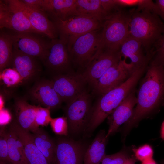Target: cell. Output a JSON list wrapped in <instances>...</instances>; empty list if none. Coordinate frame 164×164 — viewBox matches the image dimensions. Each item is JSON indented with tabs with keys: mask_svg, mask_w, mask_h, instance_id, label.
I'll return each instance as SVG.
<instances>
[{
	"mask_svg": "<svg viewBox=\"0 0 164 164\" xmlns=\"http://www.w3.org/2000/svg\"><path fill=\"white\" fill-rule=\"evenodd\" d=\"M136 97V105L132 114L121 128L124 136L156 108L164 99V66L150 63Z\"/></svg>",
	"mask_w": 164,
	"mask_h": 164,
	"instance_id": "obj_1",
	"label": "cell"
},
{
	"mask_svg": "<svg viewBox=\"0 0 164 164\" xmlns=\"http://www.w3.org/2000/svg\"><path fill=\"white\" fill-rule=\"evenodd\" d=\"M146 67L138 68L122 84L101 95L92 107L88 123L84 132L89 136L132 91Z\"/></svg>",
	"mask_w": 164,
	"mask_h": 164,
	"instance_id": "obj_2",
	"label": "cell"
},
{
	"mask_svg": "<svg viewBox=\"0 0 164 164\" xmlns=\"http://www.w3.org/2000/svg\"><path fill=\"white\" fill-rule=\"evenodd\" d=\"M129 36L142 44L147 55H152L154 46L161 36L164 24L155 13L147 10H130Z\"/></svg>",
	"mask_w": 164,
	"mask_h": 164,
	"instance_id": "obj_3",
	"label": "cell"
},
{
	"mask_svg": "<svg viewBox=\"0 0 164 164\" xmlns=\"http://www.w3.org/2000/svg\"><path fill=\"white\" fill-rule=\"evenodd\" d=\"M130 10L121 8L109 15L103 22L101 31L97 56L105 50H119L129 36Z\"/></svg>",
	"mask_w": 164,
	"mask_h": 164,
	"instance_id": "obj_4",
	"label": "cell"
},
{
	"mask_svg": "<svg viewBox=\"0 0 164 164\" xmlns=\"http://www.w3.org/2000/svg\"><path fill=\"white\" fill-rule=\"evenodd\" d=\"M101 29L70 39L67 41L71 63L85 68L96 57Z\"/></svg>",
	"mask_w": 164,
	"mask_h": 164,
	"instance_id": "obj_5",
	"label": "cell"
},
{
	"mask_svg": "<svg viewBox=\"0 0 164 164\" xmlns=\"http://www.w3.org/2000/svg\"><path fill=\"white\" fill-rule=\"evenodd\" d=\"M0 28L9 29L14 32L42 35L32 27L21 8L19 0H0Z\"/></svg>",
	"mask_w": 164,
	"mask_h": 164,
	"instance_id": "obj_6",
	"label": "cell"
},
{
	"mask_svg": "<svg viewBox=\"0 0 164 164\" xmlns=\"http://www.w3.org/2000/svg\"><path fill=\"white\" fill-rule=\"evenodd\" d=\"M91 108L90 96L86 91L67 104L65 111L69 132L77 134L84 132L89 120Z\"/></svg>",
	"mask_w": 164,
	"mask_h": 164,
	"instance_id": "obj_7",
	"label": "cell"
},
{
	"mask_svg": "<svg viewBox=\"0 0 164 164\" xmlns=\"http://www.w3.org/2000/svg\"><path fill=\"white\" fill-rule=\"evenodd\" d=\"M52 19L60 39L66 42L70 39L101 29L103 23L97 19L81 15L65 20Z\"/></svg>",
	"mask_w": 164,
	"mask_h": 164,
	"instance_id": "obj_8",
	"label": "cell"
},
{
	"mask_svg": "<svg viewBox=\"0 0 164 164\" xmlns=\"http://www.w3.org/2000/svg\"><path fill=\"white\" fill-rule=\"evenodd\" d=\"M71 63L66 43L60 39H51L42 62L47 71L53 76L68 73Z\"/></svg>",
	"mask_w": 164,
	"mask_h": 164,
	"instance_id": "obj_9",
	"label": "cell"
},
{
	"mask_svg": "<svg viewBox=\"0 0 164 164\" xmlns=\"http://www.w3.org/2000/svg\"><path fill=\"white\" fill-rule=\"evenodd\" d=\"M55 90L62 102H70L86 91L87 83L82 74L67 73L52 76Z\"/></svg>",
	"mask_w": 164,
	"mask_h": 164,
	"instance_id": "obj_10",
	"label": "cell"
},
{
	"mask_svg": "<svg viewBox=\"0 0 164 164\" xmlns=\"http://www.w3.org/2000/svg\"><path fill=\"white\" fill-rule=\"evenodd\" d=\"M135 71L126 60L121 59L109 68L94 86V91L102 95L119 86Z\"/></svg>",
	"mask_w": 164,
	"mask_h": 164,
	"instance_id": "obj_11",
	"label": "cell"
},
{
	"mask_svg": "<svg viewBox=\"0 0 164 164\" xmlns=\"http://www.w3.org/2000/svg\"><path fill=\"white\" fill-rule=\"evenodd\" d=\"M11 34L13 50L35 57L42 63L46 54L50 41L45 40L40 36L42 35L38 34L15 32Z\"/></svg>",
	"mask_w": 164,
	"mask_h": 164,
	"instance_id": "obj_12",
	"label": "cell"
},
{
	"mask_svg": "<svg viewBox=\"0 0 164 164\" xmlns=\"http://www.w3.org/2000/svg\"><path fill=\"white\" fill-rule=\"evenodd\" d=\"M41 62L40 60L35 57L13 50L8 67L16 70L22 77L24 84L26 85L34 83L40 79L43 71Z\"/></svg>",
	"mask_w": 164,
	"mask_h": 164,
	"instance_id": "obj_13",
	"label": "cell"
},
{
	"mask_svg": "<svg viewBox=\"0 0 164 164\" xmlns=\"http://www.w3.org/2000/svg\"><path fill=\"white\" fill-rule=\"evenodd\" d=\"M121 58L119 50H104L85 68L82 74L87 83L94 87L104 73Z\"/></svg>",
	"mask_w": 164,
	"mask_h": 164,
	"instance_id": "obj_14",
	"label": "cell"
},
{
	"mask_svg": "<svg viewBox=\"0 0 164 164\" xmlns=\"http://www.w3.org/2000/svg\"><path fill=\"white\" fill-rule=\"evenodd\" d=\"M56 143L53 164H83L87 149L81 142L62 138Z\"/></svg>",
	"mask_w": 164,
	"mask_h": 164,
	"instance_id": "obj_15",
	"label": "cell"
},
{
	"mask_svg": "<svg viewBox=\"0 0 164 164\" xmlns=\"http://www.w3.org/2000/svg\"><path fill=\"white\" fill-rule=\"evenodd\" d=\"M28 94L33 101L50 110L59 108L63 102L51 80L40 79L37 80L29 90Z\"/></svg>",
	"mask_w": 164,
	"mask_h": 164,
	"instance_id": "obj_16",
	"label": "cell"
},
{
	"mask_svg": "<svg viewBox=\"0 0 164 164\" xmlns=\"http://www.w3.org/2000/svg\"><path fill=\"white\" fill-rule=\"evenodd\" d=\"M19 5L32 28L42 35L50 39H56L58 34L55 26L44 12L30 8L21 0Z\"/></svg>",
	"mask_w": 164,
	"mask_h": 164,
	"instance_id": "obj_17",
	"label": "cell"
},
{
	"mask_svg": "<svg viewBox=\"0 0 164 164\" xmlns=\"http://www.w3.org/2000/svg\"><path fill=\"white\" fill-rule=\"evenodd\" d=\"M136 103L137 97L133 91L107 117L109 127L106 134L107 138L115 133L121 125L130 118Z\"/></svg>",
	"mask_w": 164,
	"mask_h": 164,
	"instance_id": "obj_18",
	"label": "cell"
},
{
	"mask_svg": "<svg viewBox=\"0 0 164 164\" xmlns=\"http://www.w3.org/2000/svg\"><path fill=\"white\" fill-rule=\"evenodd\" d=\"M14 108V121L22 129L33 133L39 128L35 121L36 106L29 104L26 98L18 97L15 98Z\"/></svg>",
	"mask_w": 164,
	"mask_h": 164,
	"instance_id": "obj_19",
	"label": "cell"
},
{
	"mask_svg": "<svg viewBox=\"0 0 164 164\" xmlns=\"http://www.w3.org/2000/svg\"><path fill=\"white\" fill-rule=\"evenodd\" d=\"M22 142L29 164H49L47 159L37 148L32 134L21 128L15 122L10 126Z\"/></svg>",
	"mask_w": 164,
	"mask_h": 164,
	"instance_id": "obj_20",
	"label": "cell"
},
{
	"mask_svg": "<svg viewBox=\"0 0 164 164\" xmlns=\"http://www.w3.org/2000/svg\"><path fill=\"white\" fill-rule=\"evenodd\" d=\"M143 47L141 43L137 40L130 37L123 43L120 49V53L124 59L128 58L130 60L129 64L132 68L135 70L145 65H148L152 57L150 55H145Z\"/></svg>",
	"mask_w": 164,
	"mask_h": 164,
	"instance_id": "obj_21",
	"label": "cell"
},
{
	"mask_svg": "<svg viewBox=\"0 0 164 164\" xmlns=\"http://www.w3.org/2000/svg\"><path fill=\"white\" fill-rule=\"evenodd\" d=\"M76 1L43 0V10L52 19L65 20L76 15Z\"/></svg>",
	"mask_w": 164,
	"mask_h": 164,
	"instance_id": "obj_22",
	"label": "cell"
},
{
	"mask_svg": "<svg viewBox=\"0 0 164 164\" xmlns=\"http://www.w3.org/2000/svg\"><path fill=\"white\" fill-rule=\"evenodd\" d=\"M104 130H101L87 149L83 164H99L106 155L105 148L108 138Z\"/></svg>",
	"mask_w": 164,
	"mask_h": 164,
	"instance_id": "obj_23",
	"label": "cell"
},
{
	"mask_svg": "<svg viewBox=\"0 0 164 164\" xmlns=\"http://www.w3.org/2000/svg\"><path fill=\"white\" fill-rule=\"evenodd\" d=\"M76 15L97 19L103 22L108 15L104 10L100 0H76Z\"/></svg>",
	"mask_w": 164,
	"mask_h": 164,
	"instance_id": "obj_24",
	"label": "cell"
},
{
	"mask_svg": "<svg viewBox=\"0 0 164 164\" xmlns=\"http://www.w3.org/2000/svg\"><path fill=\"white\" fill-rule=\"evenodd\" d=\"M8 155L11 164H29L23 145L15 132L9 127L6 131Z\"/></svg>",
	"mask_w": 164,
	"mask_h": 164,
	"instance_id": "obj_25",
	"label": "cell"
},
{
	"mask_svg": "<svg viewBox=\"0 0 164 164\" xmlns=\"http://www.w3.org/2000/svg\"><path fill=\"white\" fill-rule=\"evenodd\" d=\"M32 134L34 143L47 159L49 164H53L56 143L42 128H39Z\"/></svg>",
	"mask_w": 164,
	"mask_h": 164,
	"instance_id": "obj_26",
	"label": "cell"
},
{
	"mask_svg": "<svg viewBox=\"0 0 164 164\" xmlns=\"http://www.w3.org/2000/svg\"><path fill=\"white\" fill-rule=\"evenodd\" d=\"M1 94L10 96L18 87L24 85L22 79L15 69L7 67L0 72Z\"/></svg>",
	"mask_w": 164,
	"mask_h": 164,
	"instance_id": "obj_27",
	"label": "cell"
},
{
	"mask_svg": "<svg viewBox=\"0 0 164 164\" xmlns=\"http://www.w3.org/2000/svg\"><path fill=\"white\" fill-rule=\"evenodd\" d=\"M11 34L1 30L0 33V72L9 67L13 53Z\"/></svg>",
	"mask_w": 164,
	"mask_h": 164,
	"instance_id": "obj_28",
	"label": "cell"
},
{
	"mask_svg": "<svg viewBox=\"0 0 164 164\" xmlns=\"http://www.w3.org/2000/svg\"><path fill=\"white\" fill-rule=\"evenodd\" d=\"M150 63L164 67V29L161 36L155 44Z\"/></svg>",
	"mask_w": 164,
	"mask_h": 164,
	"instance_id": "obj_29",
	"label": "cell"
},
{
	"mask_svg": "<svg viewBox=\"0 0 164 164\" xmlns=\"http://www.w3.org/2000/svg\"><path fill=\"white\" fill-rule=\"evenodd\" d=\"M128 149H123L116 153L106 155L99 164H124L131 156Z\"/></svg>",
	"mask_w": 164,
	"mask_h": 164,
	"instance_id": "obj_30",
	"label": "cell"
},
{
	"mask_svg": "<svg viewBox=\"0 0 164 164\" xmlns=\"http://www.w3.org/2000/svg\"><path fill=\"white\" fill-rule=\"evenodd\" d=\"M50 124L52 130L55 134L64 136L68 135V124L66 117L52 118Z\"/></svg>",
	"mask_w": 164,
	"mask_h": 164,
	"instance_id": "obj_31",
	"label": "cell"
},
{
	"mask_svg": "<svg viewBox=\"0 0 164 164\" xmlns=\"http://www.w3.org/2000/svg\"><path fill=\"white\" fill-rule=\"evenodd\" d=\"M50 110L49 108L42 107L40 105L36 106L35 121L37 127L46 126L50 124L52 119Z\"/></svg>",
	"mask_w": 164,
	"mask_h": 164,
	"instance_id": "obj_32",
	"label": "cell"
},
{
	"mask_svg": "<svg viewBox=\"0 0 164 164\" xmlns=\"http://www.w3.org/2000/svg\"><path fill=\"white\" fill-rule=\"evenodd\" d=\"M132 150L137 160L141 161L153 157V150L150 145L145 144L135 148L133 147Z\"/></svg>",
	"mask_w": 164,
	"mask_h": 164,
	"instance_id": "obj_33",
	"label": "cell"
},
{
	"mask_svg": "<svg viewBox=\"0 0 164 164\" xmlns=\"http://www.w3.org/2000/svg\"><path fill=\"white\" fill-rule=\"evenodd\" d=\"M0 161L10 163L8 155L6 131L4 126L0 129Z\"/></svg>",
	"mask_w": 164,
	"mask_h": 164,
	"instance_id": "obj_34",
	"label": "cell"
},
{
	"mask_svg": "<svg viewBox=\"0 0 164 164\" xmlns=\"http://www.w3.org/2000/svg\"><path fill=\"white\" fill-rule=\"evenodd\" d=\"M100 1L103 9L108 15L113 12L112 11L121 8L117 4L115 0H100Z\"/></svg>",
	"mask_w": 164,
	"mask_h": 164,
	"instance_id": "obj_35",
	"label": "cell"
},
{
	"mask_svg": "<svg viewBox=\"0 0 164 164\" xmlns=\"http://www.w3.org/2000/svg\"><path fill=\"white\" fill-rule=\"evenodd\" d=\"M26 6L32 9L43 11V0H22Z\"/></svg>",
	"mask_w": 164,
	"mask_h": 164,
	"instance_id": "obj_36",
	"label": "cell"
},
{
	"mask_svg": "<svg viewBox=\"0 0 164 164\" xmlns=\"http://www.w3.org/2000/svg\"><path fill=\"white\" fill-rule=\"evenodd\" d=\"M153 12L164 21V0L155 1Z\"/></svg>",
	"mask_w": 164,
	"mask_h": 164,
	"instance_id": "obj_37",
	"label": "cell"
},
{
	"mask_svg": "<svg viewBox=\"0 0 164 164\" xmlns=\"http://www.w3.org/2000/svg\"><path fill=\"white\" fill-rule=\"evenodd\" d=\"M116 4L120 7L138 6L140 0H115Z\"/></svg>",
	"mask_w": 164,
	"mask_h": 164,
	"instance_id": "obj_38",
	"label": "cell"
},
{
	"mask_svg": "<svg viewBox=\"0 0 164 164\" xmlns=\"http://www.w3.org/2000/svg\"><path fill=\"white\" fill-rule=\"evenodd\" d=\"M11 119V116L9 111L3 108L0 109V125L4 126L9 123Z\"/></svg>",
	"mask_w": 164,
	"mask_h": 164,
	"instance_id": "obj_39",
	"label": "cell"
},
{
	"mask_svg": "<svg viewBox=\"0 0 164 164\" xmlns=\"http://www.w3.org/2000/svg\"><path fill=\"white\" fill-rule=\"evenodd\" d=\"M136 159L134 155H132L124 164H135Z\"/></svg>",
	"mask_w": 164,
	"mask_h": 164,
	"instance_id": "obj_40",
	"label": "cell"
},
{
	"mask_svg": "<svg viewBox=\"0 0 164 164\" xmlns=\"http://www.w3.org/2000/svg\"><path fill=\"white\" fill-rule=\"evenodd\" d=\"M141 164H157L156 161L153 157L150 158L142 162Z\"/></svg>",
	"mask_w": 164,
	"mask_h": 164,
	"instance_id": "obj_41",
	"label": "cell"
},
{
	"mask_svg": "<svg viewBox=\"0 0 164 164\" xmlns=\"http://www.w3.org/2000/svg\"><path fill=\"white\" fill-rule=\"evenodd\" d=\"M160 133L161 138L164 141V121L161 126Z\"/></svg>",
	"mask_w": 164,
	"mask_h": 164,
	"instance_id": "obj_42",
	"label": "cell"
},
{
	"mask_svg": "<svg viewBox=\"0 0 164 164\" xmlns=\"http://www.w3.org/2000/svg\"><path fill=\"white\" fill-rule=\"evenodd\" d=\"M0 164H11V163L6 162L0 161Z\"/></svg>",
	"mask_w": 164,
	"mask_h": 164,
	"instance_id": "obj_43",
	"label": "cell"
},
{
	"mask_svg": "<svg viewBox=\"0 0 164 164\" xmlns=\"http://www.w3.org/2000/svg\"><path fill=\"white\" fill-rule=\"evenodd\" d=\"M161 164H164V159L161 161Z\"/></svg>",
	"mask_w": 164,
	"mask_h": 164,
	"instance_id": "obj_44",
	"label": "cell"
},
{
	"mask_svg": "<svg viewBox=\"0 0 164 164\" xmlns=\"http://www.w3.org/2000/svg\"><path fill=\"white\" fill-rule=\"evenodd\" d=\"M163 105H164V103H163Z\"/></svg>",
	"mask_w": 164,
	"mask_h": 164,
	"instance_id": "obj_45",
	"label": "cell"
}]
</instances>
